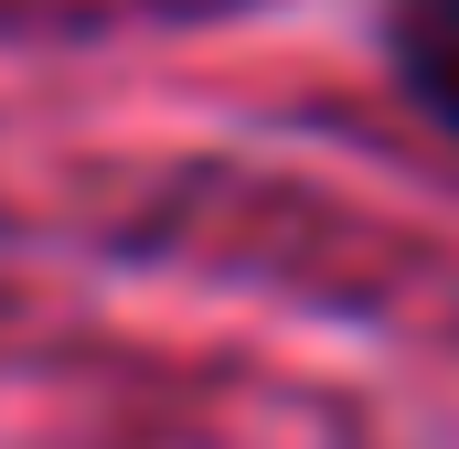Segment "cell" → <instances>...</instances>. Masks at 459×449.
I'll use <instances>...</instances> for the list:
<instances>
[{
    "mask_svg": "<svg viewBox=\"0 0 459 449\" xmlns=\"http://www.w3.org/2000/svg\"><path fill=\"white\" fill-rule=\"evenodd\" d=\"M385 65L417 118L459 139V0H385Z\"/></svg>",
    "mask_w": 459,
    "mask_h": 449,
    "instance_id": "obj_1",
    "label": "cell"
},
{
    "mask_svg": "<svg viewBox=\"0 0 459 449\" xmlns=\"http://www.w3.org/2000/svg\"><path fill=\"white\" fill-rule=\"evenodd\" d=\"M150 11H171V22H225V11H256V0H150Z\"/></svg>",
    "mask_w": 459,
    "mask_h": 449,
    "instance_id": "obj_2",
    "label": "cell"
}]
</instances>
